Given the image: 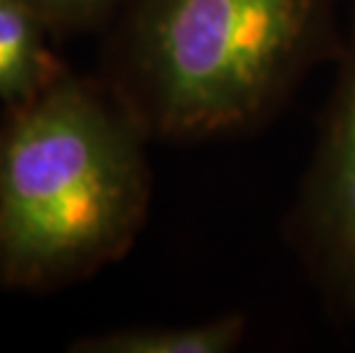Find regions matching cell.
<instances>
[{"instance_id":"8992f818","label":"cell","mask_w":355,"mask_h":353,"mask_svg":"<svg viewBox=\"0 0 355 353\" xmlns=\"http://www.w3.org/2000/svg\"><path fill=\"white\" fill-rule=\"evenodd\" d=\"M49 26L53 37L89 33L105 26L126 0H21Z\"/></svg>"},{"instance_id":"7a4b0ae2","label":"cell","mask_w":355,"mask_h":353,"mask_svg":"<svg viewBox=\"0 0 355 353\" xmlns=\"http://www.w3.org/2000/svg\"><path fill=\"white\" fill-rule=\"evenodd\" d=\"M105 83L152 138L241 131L332 44V0H126Z\"/></svg>"},{"instance_id":"277c9868","label":"cell","mask_w":355,"mask_h":353,"mask_svg":"<svg viewBox=\"0 0 355 353\" xmlns=\"http://www.w3.org/2000/svg\"><path fill=\"white\" fill-rule=\"evenodd\" d=\"M53 33L21 0H0V99L33 101L67 71L49 46Z\"/></svg>"},{"instance_id":"6da1fadb","label":"cell","mask_w":355,"mask_h":353,"mask_svg":"<svg viewBox=\"0 0 355 353\" xmlns=\"http://www.w3.org/2000/svg\"><path fill=\"white\" fill-rule=\"evenodd\" d=\"M152 138L105 80L64 71L0 119V282L53 289L119 259L147 218Z\"/></svg>"},{"instance_id":"3957f363","label":"cell","mask_w":355,"mask_h":353,"mask_svg":"<svg viewBox=\"0 0 355 353\" xmlns=\"http://www.w3.org/2000/svg\"><path fill=\"white\" fill-rule=\"evenodd\" d=\"M296 232L321 287L355 319V30L298 202Z\"/></svg>"},{"instance_id":"5b68a950","label":"cell","mask_w":355,"mask_h":353,"mask_svg":"<svg viewBox=\"0 0 355 353\" xmlns=\"http://www.w3.org/2000/svg\"><path fill=\"white\" fill-rule=\"evenodd\" d=\"M248 321L243 314L184 326H138L112 330L76 342L73 351L89 353H230L243 342Z\"/></svg>"}]
</instances>
